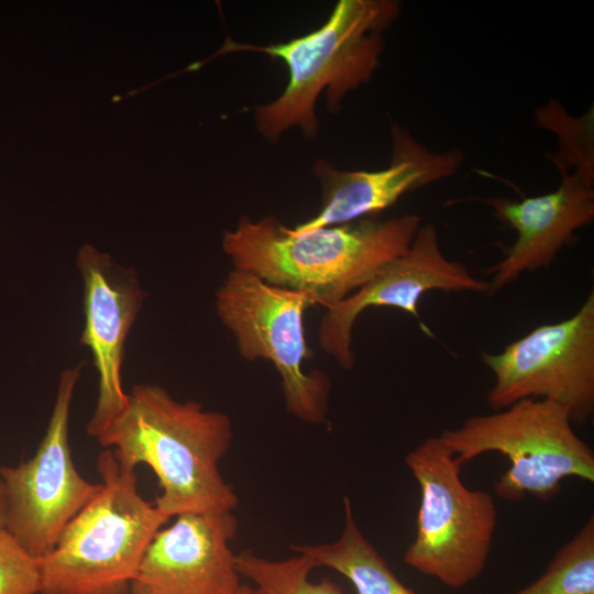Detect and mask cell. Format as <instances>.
I'll use <instances>...</instances> for the list:
<instances>
[{
	"label": "cell",
	"instance_id": "ac0fdd59",
	"mask_svg": "<svg viewBox=\"0 0 594 594\" xmlns=\"http://www.w3.org/2000/svg\"><path fill=\"white\" fill-rule=\"evenodd\" d=\"M536 119L539 127L550 130L559 138V151L551 158L557 168L594 170L592 109L583 117L573 118L560 103L551 101L538 109Z\"/></svg>",
	"mask_w": 594,
	"mask_h": 594
},
{
	"label": "cell",
	"instance_id": "7c38bea8",
	"mask_svg": "<svg viewBox=\"0 0 594 594\" xmlns=\"http://www.w3.org/2000/svg\"><path fill=\"white\" fill-rule=\"evenodd\" d=\"M391 134L392 157L383 169L343 170L317 162L314 170L321 187L319 210L293 229L302 232L374 218L404 195L451 177L462 166L459 148L431 151L398 123H392Z\"/></svg>",
	"mask_w": 594,
	"mask_h": 594
},
{
	"label": "cell",
	"instance_id": "5bb4252c",
	"mask_svg": "<svg viewBox=\"0 0 594 594\" xmlns=\"http://www.w3.org/2000/svg\"><path fill=\"white\" fill-rule=\"evenodd\" d=\"M561 180L553 191L512 200L485 199L492 215L516 231L504 246L503 258L490 267L488 292L495 293L525 272L548 268L575 231L594 219V170L558 168Z\"/></svg>",
	"mask_w": 594,
	"mask_h": 594
},
{
	"label": "cell",
	"instance_id": "52a82bcc",
	"mask_svg": "<svg viewBox=\"0 0 594 594\" xmlns=\"http://www.w3.org/2000/svg\"><path fill=\"white\" fill-rule=\"evenodd\" d=\"M316 305L308 292L275 286L234 268L215 299L216 314L241 358L271 362L280 377L286 410L304 422L319 425L326 421L331 383L321 371L304 370V362L314 356L304 314Z\"/></svg>",
	"mask_w": 594,
	"mask_h": 594
},
{
	"label": "cell",
	"instance_id": "2e32d148",
	"mask_svg": "<svg viewBox=\"0 0 594 594\" xmlns=\"http://www.w3.org/2000/svg\"><path fill=\"white\" fill-rule=\"evenodd\" d=\"M514 594H594V518L553 556L546 571Z\"/></svg>",
	"mask_w": 594,
	"mask_h": 594
},
{
	"label": "cell",
	"instance_id": "4fadbf2b",
	"mask_svg": "<svg viewBox=\"0 0 594 594\" xmlns=\"http://www.w3.org/2000/svg\"><path fill=\"white\" fill-rule=\"evenodd\" d=\"M147 547L130 594H233L241 585L230 547L232 512L183 514Z\"/></svg>",
	"mask_w": 594,
	"mask_h": 594
},
{
	"label": "cell",
	"instance_id": "3957f363",
	"mask_svg": "<svg viewBox=\"0 0 594 594\" xmlns=\"http://www.w3.org/2000/svg\"><path fill=\"white\" fill-rule=\"evenodd\" d=\"M399 13L395 0H340L320 28L302 36L264 46L229 38L219 54L251 51L283 61L288 82L277 99L257 107L256 127L271 141L294 127L314 139L319 96L324 91L328 109L336 112L350 91L371 79L384 50L383 32Z\"/></svg>",
	"mask_w": 594,
	"mask_h": 594
},
{
	"label": "cell",
	"instance_id": "6da1fadb",
	"mask_svg": "<svg viewBox=\"0 0 594 594\" xmlns=\"http://www.w3.org/2000/svg\"><path fill=\"white\" fill-rule=\"evenodd\" d=\"M232 440L227 414L179 402L156 384L134 385L124 411L97 439L123 462L152 469L162 490L154 504L168 519L234 510L237 493L219 470Z\"/></svg>",
	"mask_w": 594,
	"mask_h": 594
},
{
	"label": "cell",
	"instance_id": "30bf717a",
	"mask_svg": "<svg viewBox=\"0 0 594 594\" xmlns=\"http://www.w3.org/2000/svg\"><path fill=\"white\" fill-rule=\"evenodd\" d=\"M430 290L486 293L488 282L473 276L463 263L448 258L436 227L427 223L419 227L402 254L350 296L326 308L318 343L340 367L350 370L355 363L353 327L365 309L393 307L419 319V299Z\"/></svg>",
	"mask_w": 594,
	"mask_h": 594
},
{
	"label": "cell",
	"instance_id": "8fae6325",
	"mask_svg": "<svg viewBox=\"0 0 594 594\" xmlns=\"http://www.w3.org/2000/svg\"><path fill=\"white\" fill-rule=\"evenodd\" d=\"M76 265L84 284L80 342L90 349L99 378L97 404L87 425V433L97 440L128 406L121 376L124 345L144 293L135 270L90 244L81 246Z\"/></svg>",
	"mask_w": 594,
	"mask_h": 594
},
{
	"label": "cell",
	"instance_id": "ba28073f",
	"mask_svg": "<svg viewBox=\"0 0 594 594\" xmlns=\"http://www.w3.org/2000/svg\"><path fill=\"white\" fill-rule=\"evenodd\" d=\"M82 363L66 369L46 432L28 461L0 465L7 515L6 529L33 557L47 554L69 521L99 492L77 471L69 446V415Z\"/></svg>",
	"mask_w": 594,
	"mask_h": 594
},
{
	"label": "cell",
	"instance_id": "9a60e30c",
	"mask_svg": "<svg viewBox=\"0 0 594 594\" xmlns=\"http://www.w3.org/2000/svg\"><path fill=\"white\" fill-rule=\"evenodd\" d=\"M344 527L329 543L294 544L292 549L308 557L316 568L326 566L345 576L356 594H417L392 571L367 540L353 517L351 502L344 498Z\"/></svg>",
	"mask_w": 594,
	"mask_h": 594
},
{
	"label": "cell",
	"instance_id": "ffe728a7",
	"mask_svg": "<svg viewBox=\"0 0 594 594\" xmlns=\"http://www.w3.org/2000/svg\"><path fill=\"white\" fill-rule=\"evenodd\" d=\"M6 515H7V506H6L4 490H3V484L0 480V529L6 527Z\"/></svg>",
	"mask_w": 594,
	"mask_h": 594
},
{
	"label": "cell",
	"instance_id": "277c9868",
	"mask_svg": "<svg viewBox=\"0 0 594 594\" xmlns=\"http://www.w3.org/2000/svg\"><path fill=\"white\" fill-rule=\"evenodd\" d=\"M99 492L40 558L38 594H130L147 547L168 520L139 493L136 468L111 449L97 460Z\"/></svg>",
	"mask_w": 594,
	"mask_h": 594
},
{
	"label": "cell",
	"instance_id": "8992f818",
	"mask_svg": "<svg viewBox=\"0 0 594 594\" xmlns=\"http://www.w3.org/2000/svg\"><path fill=\"white\" fill-rule=\"evenodd\" d=\"M405 463L419 485L420 502L416 535L404 562L461 588L486 566L497 525L495 501L486 491L463 484L462 466L438 436L410 450Z\"/></svg>",
	"mask_w": 594,
	"mask_h": 594
},
{
	"label": "cell",
	"instance_id": "d6986e66",
	"mask_svg": "<svg viewBox=\"0 0 594 594\" xmlns=\"http://www.w3.org/2000/svg\"><path fill=\"white\" fill-rule=\"evenodd\" d=\"M40 586V559L0 529V594H38Z\"/></svg>",
	"mask_w": 594,
	"mask_h": 594
},
{
	"label": "cell",
	"instance_id": "9c48e42d",
	"mask_svg": "<svg viewBox=\"0 0 594 594\" xmlns=\"http://www.w3.org/2000/svg\"><path fill=\"white\" fill-rule=\"evenodd\" d=\"M495 376L488 405L501 410L527 398L562 405L572 424L594 413V292L571 317L536 327L499 353H482Z\"/></svg>",
	"mask_w": 594,
	"mask_h": 594
},
{
	"label": "cell",
	"instance_id": "44dd1931",
	"mask_svg": "<svg viewBox=\"0 0 594 594\" xmlns=\"http://www.w3.org/2000/svg\"><path fill=\"white\" fill-rule=\"evenodd\" d=\"M233 594H256L253 586L250 584H242L238 587V590Z\"/></svg>",
	"mask_w": 594,
	"mask_h": 594
},
{
	"label": "cell",
	"instance_id": "e0dca14e",
	"mask_svg": "<svg viewBox=\"0 0 594 594\" xmlns=\"http://www.w3.org/2000/svg\"><path fill=\"white\" fill-rule=\"evenodd\" d=\"M237 566L241 576L253 583L256 594H344L329 579L314 582L311 560L297 553L284 560H271L251 550L237 553Z\"/></svg>",
	"mask_w": 594,
	"mask_h": 594
},
{
	"label": "cell",
	"instance_id": "5b68a950",
	"mask_svg": "<svg viewBox=\"0 0 594 594\" xmlns=\"http://www.w3.org/2000/svg\"><path fill=\"white\" fill-rule=\"evenodd\" d=\"M438 437L462 468L483 453L505 455L509 468L494 493L506 501L527 495L549 501L568 477L594 482L593 450L573 430L568 410L550 399H521Z\"/></svg>",
	"mask_w": 594,
	"mask_h": 594
},
{
	"label": "cell",
	"instance_id": "7a4b0ae2",
	"mask_svg": "<svg viewBox=\"0 0 594 594\" xmlns=\"http://www.w3.org/2000/svg\"><path fill=\"white\" fill-rule=\"evenodd\" d=\"M421 226L418 215L365 218L297 232L274 216L242 217L223 234L233 268L284 288L308 292L317 305H334L402 254Z\"/></svg>",
	"mask_w": 594,
	"mask_h": 594
}]
</instances>
